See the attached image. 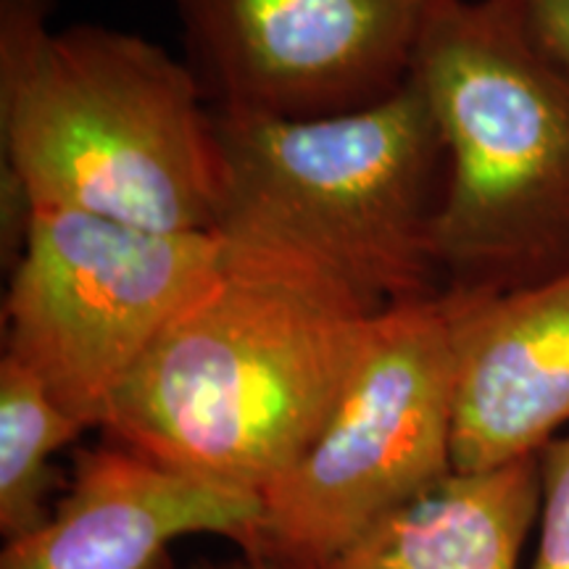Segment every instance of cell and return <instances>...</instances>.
<instances>
[{
	"label": "cell",
	"instance_id": "cell-6",
	"mask_svg": "<svg viewBox=\"0 0 569 569\" xmlns=\"http://www.w3.org/2000/svg\"><path fill=\"white\" fill-rule=\"evenodd\" d=\"M222 232H161L32 209L3 301L6 351L80 422L113 393L213 274Z\"/></svg>",
	"mask_w": 569,
	"mask_h": 569
},
{
	"label": "cell",
	"instance_id": "cell-2",
	"mask_svg": "<svg viewBox=\"0 0 569 569\" xmlns=\"http://www.w3.org/2000/svg\"><path fill=\"white\" fill-rule=\"evenodd\" d=\"M51 11L0 0L3 180L32 209L222 232V140L193 67L134 32L51 30Z\"/></svg>",
	"mask_w": 569,
	"mask_h": 569
},
{
	"label": "cell",
	"instance_id": "cell-11",
	"mask_svg": "<svg viewBox=\"0 0 569 569\" xmlns=\"http://www.w3.org/2000/svg\"><path fill=\"white\" fill-rule=\"evenodd\" d=\"M88 425L69 415L32 369L13 356L0 359V536H30L53 515L67 488L53 457Z\"/></svg>",
	"mask_w": 569,
	"mask_h": 569
},
{
	"label": "cell",
	"instance_id": "cell-4",
	"mask_svg": "<svg viewBox=\"0 0 569 569\" xmlns=\"http://www.w3.org/2000/svg\"><path fill=\"white\" fill-rule=\"evenodd\" d=\"M222 232L317 261L372 311L440 298L446 151L422 88L317 119L224 117Z\"/></svg>",
	"mask_w": 569,
	"mask_h": 569
},
{
	"label": "cell",
	"instance_id": "cell-12",
	"mask_svg": "<svg viewBox=\"0 0 569 569\" xmlns=\"http://www.w3.org/2000/svg\"><path fill=\"white\" fill-rule=\"evenodd\" d=\"M538 549L530 569H569V432L538 451Z\"/></svg>",
	"mask_w": 569,
	"mask_h": 569
},
{
	"label": "cell",
	"instance_id": "cell-8",
	"mask_svg": "<svg viewBox=\"0 0 569 569\" xmlns=\"http://www.w3.org/2000/svg\"><path fill=\"white\" fill-rule=\"evenodd\" d=\"M261 496L190 478L106 438L82 448L48 522L6 540L0 569H177L172 543L224 536L251 546Z\"/></svg>",
	"mask_w": 569,
	"mask_h": 569
},
{
	"label": "cell",
	"instance_id": "cell-1",
	"mask_svg": "<svg viewBox=\"0 0 569 569\" xmlns=\"http://www.w3.org/2000/svg\"><path fill=\"white\" fill-rule=\"evenodd\" d=\"M222 234L213 274L113 393L101 430L261 496L322 432L380 311L290 248Z\"/></svg>",
	"mask_w": 569,
	"mask_h": 569
},
{
	"label": "cell",
	"instance_id": "cell-10",
	"mask_svg": "<svg viewBox=\"0 0 569 569\" xmlns=\"http://www.w3.org/2000/svg\"><path fill=\"white\" fill-rule=\"evenodd\" d=\"M538 511V457L478 472L453 469L319 569H519Z\"/></svg>",
	"mask_w": 569,
	"mask_h": 569
},
{
	"label": "cell",
	"instance_id": "cell-13",
	"mask_svg": "<svg viewBox=\"0 0 569 569\" xmlns=\"http://www.w3.org/2000/svg\"><path fill=\"white\" fill-rule=\"evenodd\" d=\"M532 46L569 74V0H498Z\"/></svg>",
	"mask_w": 569,
	"mask_h": 569
},
{
	"label": "cell",
	"instance_id": "cell-9",
	"mask_svg": "<svg viewBox=\"0 0 569 569\" xmlns=\"http://www.w3.org/2000/svg\"><path fill=\"white\" fill-rule=\"evenodd\" d=\"M443 301L457 340L453 469L538 457L569 425V269L515 293Z\"/></svg>",
	"mask_w": 569,
	"mask_h": 569
},
{
	"label": "cell",
	"instance_id": "cell-5",
	"mask_svg": "<svg viewBox=\"0 0 569 569\" xmlns=\"http://www.w3.org/2000/svg\"><path fill=\"white\" fill-rule=\"evenodd\" d=\"M457 340L443 298L380 311L309 451L261 493L243 551L319 569L453 472Z\"/></svg>",
	"mask_w": 569,
	"mask_h": 569
},
{
	"label": "cell",
	"instance_id": "cell-3",
	"mask_svg": "<svg viewBox=\"0 0 569 569\" xmlns=\"http://www.w3.org/2000/svg\"><path fill=\"white\" fill-rule=\"evenodd\" d=\"M411 77L446 151L440 296L480 301L567 272V71L498 0H432Z\"/></svg>",
	"mask_w": 569,
	"mask_h": 569
},
{
	"label": "cell",
	"instance_id": "cell-14",
	"mask_svg": "<svg viewBox=\"0 0 569 569\" xmlns=\"http://www.w3.org/2000/svg\"><path fill=\"white\" fill-rule=\"evenodd\" d=\"M188 569H298L293 565H284V561H277L272 557H261V553L240 551L238 557L227 559H201Z\"/></svg>",
	"mask_w": 569,
	"mask_h": 569
},
{
	"label": "cell",
	"instance_id": "cell-7",
	"mask_svg": "<svg viewBox=\"0 0 569 569\" xmlns=\"http://www.w3.org/2000/svg\"><path fill=\"white\" fill-rule=\"evenodd\" d=\"M217 113L317 119L393 96L432 0H169Z\"/></svg>",
	"mask_w": 569,
	"mask_h": 569
}]
</instances>
